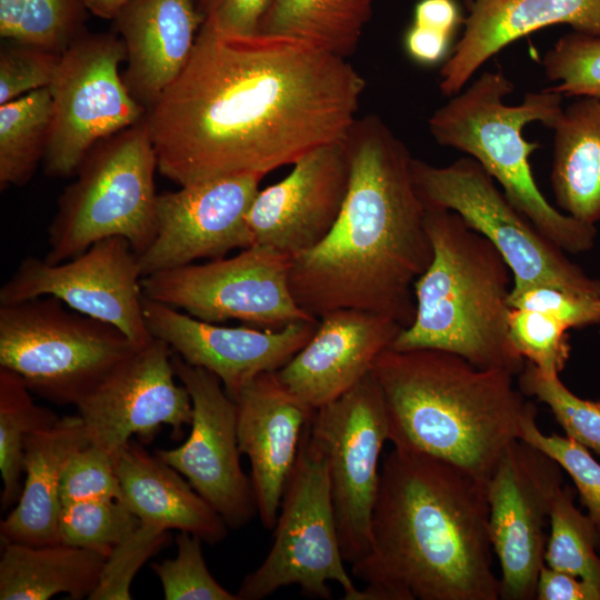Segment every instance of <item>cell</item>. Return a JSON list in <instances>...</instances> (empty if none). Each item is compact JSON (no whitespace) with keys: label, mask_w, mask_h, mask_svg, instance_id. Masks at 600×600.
Segmentation results:
<instances>
[{"label":"cell","mask_w":600,"mask_h":600,"mask_svg":"<svg viewBox=\"0 0 600 600\" xmlns=\"http://www.w3.org/2000/svg\"><path fill=\"white\" fill-rule=\"evenodd\" d=\"M366 81L307 42L202 24L178 78L147 112L158 169L179 186L266 176L346 139Z\"/></svg>","instance_id":"1"},{"label":"cell","mask_w":600,"mask_h":600,"mask_svg":"<svg viewBox=\"0 0 600 600\" xmlns=\"http://www.w3.org/2000/svg\"><path fill=\"white\" fill-rule=\"evenodd\" d=\"M349 186L330 232L293 257L289 284L319 319L338 309L388 317L402 328L416 316L413 284L431 263L426 207L406 144L377 114L357 118L347 137Z\"/></svg>","instance_id":"2"},{"label":"cell","mask_w":600,"mask_h":600,"mask_svg":"<svg viewBox=\"0 0 600 600\" xmlns=\"http://www.w3.org/2000/svg\"><path fill=\"white\" fill-rule=\"evenodd\" d=\"M487 484L442 459H383L367 554L351 564L363 600H499Z\"/></svg>","instance_id":"3"},{"label":"cell","mask_w":600,"mask_h":600,"mask_svg":"<svg viewBox=\"0 0 600 600\" xmlns=\"http://www.w3.org/2000/svg\"><path fill=\"white\" fill-rule=\"evenodd\" d=\"M371 372L393 448L442 459L486 484L536 406L516 388L513 374L477 368L443 350L389 347Z\"/></svg>","instance_id":"4"},{"label":"cell","mask_w":600,"mask_h":600,"mask_svg":"<svg viewBox=\"0 0 600 600\" xmlns=\"http://www.w3.org/2000/svg\"><path fill=\"white\" fill-rule=\"evenodd\" d=\"M426 228L433 257L413 284L414 320L391 348L443 350L477 368L518 376L526 360L509 334L510 267L453 211L427 209Z\"/></svg>","instance_id":"5"},{"label":"cell","mask_w":600,"mask_h":600,"mask_svg":"<svg viewBox=\"0 0 600 600\" xmlns=\"http://www.w3.org/2000/svg\"><path fill=\"white\" fill-rule=\"evenodd\" d=\"M513 89L502 70L486 71L432 113L429 131L440 146L474 159L501 186L509 202L559 248L570 253L589 251L596 242V226L548 202L529 162L539 144L522 134L531 122L551 129L563 109V96L546 88L510 106L504 98Z\"/></svg>","instance_id":"6"},{"label":"cell","mask_w":600,"mask_h":600,"mask_svg":"<svg viewBox=\"0 0 600 600\" xmlns=\"http://www.w3.org/2000/svg\"><path fill=\"white\" fill-rule=\"evenodd\" d=\"M156 169L146 118L97 142L58 198L44 260L67 261L109 237L144 252L156 234Z\"/></svg>","instance_id":"7"},{"label":"cell","mask_w":600,"mask_h":600,"mask_svg":"<svg viewBox=\"0 0 600 600\" xmlns=\"http://www.w3.org/2000/svg\"><path fill=\"white\" fill-rule=\"evenodd\" d=\"M140 347L54 297L0 304V367L57 404L77 406Z\"/></svg>","instance_id":"8"},{"label":"cell","mask_w":600,"mask_h":600,"mask_svg":"<svg viewBox=\"0 0 600 600\" xmlns=\"http://www.w3.org/2000/svg\"><path fill=\"white\" fill-rule=\"evenodd\" d=\"M273 543L262 563L247 574L239 600H260L299 586L310 598L329 600V581L344 600H363L344 568L331 498L327 458L308 426L274 526Z\"/></svg>","instance_id":"9"},{"label":"cell","mask_w":600,"mask_h":600,"mask_svg":"<svg viewBox=\"0 0 600 600\" xmlns=\"http://www.w3.org/2000/svg\"><path fill=\"white\" fill-rule=\"evenodd\" d=\"M412 177L426 209L459 214L501 253L512 272L511 291L546 284L600 298V278L588 276L543 236L472 158L443 167L412 159Z\"/></svg>","instance_id":"10"},{"label":"cell","mask_w":600,"mask_h":600,"mask_svg":"<svg viewBox=\"0 0 600 600\" xmlns=\"http://www.w3.org/2000/svg\"><path fill=\"white\" fill-rule=\"evenodd\" d=\"M126 46L116 32L89 31L61 56L51 84V132L44 172L74 176L100 140L142 121L147 109L129 93L119 73Z\"/></svg>","instance_id":"11"},{"label":"cell","mask_w":600,"mask_h":600,"mask_svg":"<svg viewBox=\"0 0 600 600\" xmlns=\"http://www.w3.org/2000/svg\"><path fill=\"white\" fill-rule=\"evenodd\" d=\"M293 256L253 244L230 258L188 264L142 278L143 294L211 323L239 320L264 329L317 321L289 284Z\"/></svg>","instance_id":"12"},{"label":"cell","mask_w":600,"mask_h":600,"mask_svg":"<svg viewBox=\"0 0 600 600\" xmlns=\"http://www.w3.org/2000/svg\"><path fill=\"white\" fill-rule=\"evenodd\" d=\"M310 436L327 458L341 551L344 561L352 564L370 547L380 456L389 441L386 404L372 372L314 410Z\"/></svg>","instance_id":"13"},{"label":"cell","mask_w":600,"mask_h":600,"mask_svg":"<svg viewBox=\"0 0 600 600\" xmlns=\"http://www.w3.org/2000/svg\"><path fill=\"white\" fill-rule=\"evenodd\" d=\"M142 278L138 254L129 241L109 237L60 263L26 257L1 287L0 304L54 297L144 346L153 337L143 316Z\"/></svg>","instance_id":"14"},{"label":"cell","mask_w":600,"mask_h":600,"mask_svg":"<svg viewBox=\"0 0 600 600\" xmlns=\"http://www.w3.org/2000/svg\"><path fill=\"white\" fill-rule=\"evenodd\" d=\"M562 480L559 463L521 439L509 444L489 478V533L501 568L500 599L536 598L546 527Z\"/></svg>","instance_id":"15"},{"label":"cell","mask_w":600,"mask_h":600,"mask_svg":"<svg viewBox=\"0 0 600 600\" xmlns=\"http://www.w3.org/2000/svg\"><path fill=\"white\" fill-rule=\"evenodd\" d=\"M172 367L191 398V431L181 446L156 454L183 476L229 528H242L258 510L251 481L240 464L236 403L212 372L174 352Z\"/></svg>","instance_id":"16"},{"label":"cell","mask_w":600,"mask_h":600,"mask_svg":"<svg viewBox=\"0 0 600 600\" xmlns=\"http://www.w3.org/2000/svg\"><path fill=\"white\" fill-rule=\"evenodd\" d=\"M172 354L168 343L153 337L76 406L90 444L113 458L132 436L147 441L162 424L181 438L191 423L192 402L176 382Z\"/></svg>","instance_id":"17"},{"label":"cell","mask_w":600,"mask_h":600,"mask_svg":"<svg viewBox=\"0 0 600 600\" xmlns=\"http://www.w3.org/2000/svg\"><path fill=\"white\" fill-rule=\"evenodd\" d=\"M263 178L224 177L158 194L156 234L138 256L142 277L253 246L246 216Z\"/></svg>","instance_id":"18"},{"label":"cell","mask_w":600,"mask_h":600,"mask_svg":"<svg viewBox=\"0 0 600 600\" xmlns=\"http://www.w3.org/2000/svg\"><path fill=\"white\" fill-rule=\"evenodd\" d=\"M142 309L152 337L170 346L187 363L216 374L233 400L254 378L282 368L313 336L317 321L281 329L220 327L147 298Z\"/></svg>","instance_id":"19"},{"label":"cell","mask_w":600,"mask_h":600,"mask_svg":"<svg viewBox=\"0 0 600 600\" xmlns=\"http://www.w3.org/2000/svg\"><path fill=\"white\" fill-rule=\"evenodd\" d=\"M292 166L284 179L258 191L246 220L254 244L294 257L321 242L339 217L350 178L346 139Z\"/></svg>","instance_id":"20"},{"label":"cell","mask_w":600,"mask_h":600,"mask_svg":"<svg viewBox=\"0 0 600 600\" xmlns=\"http://www.w3.org/2000/svg\"><path fill=\"white\" fill-rule=\"evenodd\" d=\"M233 401L239 449L250 461L258 516L264 528L273 529L314 410L280 381L277 371L259 374Z\"/></svg>","instance_id":"21"},{"label":"cell","mask_w":600,"mask_h":600,"mask_svg":"<svg viewBox=\"0 0 600 600\" xmlns=\"http://www.w3.org/2000/svg\"><path fill=\"white\" fill-rule=\"evenodd\" d=\"M403 328L364 310L338 309L319 318L310 340L277 371L280 381L313 410L354 387Z\"/></svg>","instance_id":"22"},{"label":"cell","mask_w":600,"mask_h":600,"mask_svg":"<svg viewBox=\"0 0 600 600\" xmlns=\"http://www.w3.org/2000/svg\"><path fill=\"white\" fill-rule=\"evenodd\" d=\"M463 31L440 70L444 97L459 93L494 54L554 24L600 37V0H466Z\"/></svg>","instance_id":"23"},{"label":"cell","mask_w":600,"mask_h":600,"mask_svg":"<svg viewBox=\"0 0 600 600\" xmlns=\"http://www.w3.org/2000/svg\"><path fill=\"white\" fill-rule=\"evenodd\" d=\"M112 21L126 46L123 83L149 111L189 61L203 19L193 0H131Z\"/></svg>","instance_id":"24"},{"label":"cell","mask_w":600,"mask_h":600,"mask_svg":"<svg viewBox=\"0 0 600 600\" xmlns=\"http://www.w3.org/2000/svg\"><path fill=\"white\" fill-rule=\"evenodd\" d=\"M89 444L79 414L64 416L52 426L26 439L23 473L19 500L1 521L2 543L29 546L60 543V484L71 456Z\"/></svg>","instance_id":"25"},{"label":"cell","mask_w":600,"mask_h":600,"mask_svg":"<svg viewBox=\"0 0 600 600\" xmlns=\"http://www.w3.org/2000/svg\"><path fill=\"white\" fill-rule=\"evenodd\" d=\"M112 460L123 501L140 522L189 532L209 544L227 537L220 514L156 453L130 440Z\"/></svg>","instance_id":"26"},{"label":"cell","mask_w":600,"mask_h":600,"mask_svg":"<svg viewBox=\"0 0 600 600\" xmlns=\"http://www.w3.org/2000/svg\"><path fill=\"white\" fill-rule=\"evenodd\" d=\"M551 129V187L560 210L579 221L600 222V99L578 97Z\"/></svg>","instance_id":"27"},{"label":"cell","mask_w":600,"mask_h":600,"mask_svg":"<svg viewBox=\"0 0 600 600\" xmlns=\"http://www.w3.org/2000/svg\"><path fill=\"white\" fill-rule=\"evenodd\" d=\"M3 544L1 600H47L59 593H67L73 600L89 599L107 558L97 551L64 543Z\"/></svg>","instance_id":"28"},{"label":"cell","mask_w":600,"mask_h":600,"mask_svg":"<svg viewBox=\"0 0 600 600\" xmlns=\"http://www.w3.org/2000/svg\"><path fill=\"white\" fill-rule=\"evenodd\" d=\"M378 0H271L259 33L293 38L334 56H351Z\"/></svg>","instance_id":"29"},{"label":"cell","mask_w":600,"mask_h":600,"mask_svg":"<svg viewBox=\"0 0 600 600\" xmlns=\"http://www.w3.org/2000/svg\"><path fill=\"white\" fill-rule=\"evenodd\" d=\"M52 120L49 88L0 106V189L26 186L44 160Z\"/></svg>","instance_id":"30"},{"label":"cell","mask_w":600,"mask_h":600,"mask_svg":"<svg viewBox=\"0 0 600 600\" xmlns=\"http://www.w3.org/2000/svg\"><path fill=\"white\" fill-rule=\"evenodd\" d=\"M59 417L38 406L31 390L14 371L0 367L1 509L19 500L22 490L24 442L31 433L56 423Z\"/></svg>","instance_id":"31"},{"label":"cell","mask_w":600,"mask_h":600,"mask_svg":"<svg viewBox=\"0 0 600 600\" xmlns=\"http://www.w3.org/2000/svg\"><path fill=\"white\" fill-rule=\"evenodd\" d=\"M89 13L87 0H0V36L62 54L87 32Z\"/></svg>","instance_id":"32"},{"label":"cell","mask_w":600,"mask_h":600,"mask_svg":"<svg viewBox=\"0 0 600 600\" xmlns=\"http://www.w3.org/2000/svg\"><path fill=\"white\" fill-rule=\"evenodd\" d=\"M576 489L563 484L554 498L544 564L578 577L600 591L599 539L588 514L576 507Z\"/></svg>","instance_id":"33"},{"label":"cell","mask_w":600,"mask_h":600,"mask_svg":"<svg viewBox=\"0 0 600 600\" xmlns=\"http://www.w3.org/2000/svg\"><path fill=\"white\" fill-rule=\"evenodd\" d=\"M140 523L120 499H90L61 504L60 543L97 551L106 557Z\"/></svg>","instance_id":"34"},{"label":"cell","mask_w":600,"mask_h":600,"mask_svg":"<svg viewBox=\"0 0 600 600\" xmlns=\"http://www.w3.org/2000/svg\"><path fill=\"white\" fill-rule=\"evenodd\" d=\"M518 387L550 408L568 438L600 456V400L576 396L559 376L544 374L528 361L518 374Z\"/></svg>","instance_id":"35"},{"label":"cell","mask_w":600,"mask_h":600,"mask_svg":"<svg viewBox=\"0 0 600 600\" xmlns=\"http://www.w3.org/2000/svg\"><path fill=\"white\" fill-rule=\"evenodd\" d=\"M536 418L537 408L533 406L521 422L519 439L552 458L571 477L600 544V463L588 448L567 436L544 434L537 426Z\"/></svg>","instance_id":"36"},{"label":"cell","mask_w":600,"mask_h":600,"mask_svg":"<svg viewBox=\"0 0 600 600\" xmlns=\"http://www.w3.org/2000/svg\"><path fill=\"white\" fill-rule=\"evenodd\" d=\"M549 87L563 97L600 99V37L571 31L548 49L542 60Z\"/></svg>","instance_id":"37"},{"label":"cell","mask_w":600,"mask_h":600,"mask_svg":"<svg viewBox=\"0 0 600 600\" xmlns=\"http://www.w3.org/2000/svg\"><path fill=\"white\" fill-rule=\"evenodd\" d=\"M203 541L189 532L176 536L177 557L151 564L166 600H239L210 573L202 553Z\"/></svg>","instance_id":"38"},{"label":"cell","mask_w":600,"mask_h":600,"mask_svg":"<svg viewBox=\"0 0 600 600\" xmlns=\"http://www.w3.org/2000/svg\"><path fill=\"white\" fill-rule=\"evenodd\" d=\"M508 326L511 342L526 361L544 374H560L571 352L563 324L541 312L511 308Z\"/></svg>","instance_id":"39"},{"label":"cell","mask_w":600,"mask_h":600,"mask_svg":"<svg viewBox=\"0 0 600 600\" xmlns=\"http://www.w3.org/2000/svg\"><path fill=\"white\" fill-rule=\"evenodd\" d=\"M169 530L140 522L106 558L90 600H130L131 583L141 567L167 542Z\"/></svg>","instance_id":"40"},{"label":"cell","mask_w":600,"mask_h":600,"mask_svg":"<svg viewBox=\"0 0 600 600\" xmlns=\"http://www.w3.org/2000/svg\"><path fill=\"white\" fill-rule=\"evenodd\" d=\"M61 56L39 46L4 40L0 48V106L48 88Z\"/></svg>","instance_id":"41"},{"label":"cell","mask_w":600,"mask_h":600,"mask_svg":"<svg viewBox=\"0 0 600 600\" xmlns=\"http://www.w3.org/2000/svg\"><path fill=\"white\" fill-rule=\"evenodd\" d=\"M101 498L123 500L112 458L89 443L67 462L61 478L60 501L63 504Z\"/></svg>","instance_id":"42"},{"label":"cell","mask_w":600,"mask_h":600,"mask_svg":"<svg viewBox=\"0 0 600 600\" xmlns=\"http://www.w3.org/2000/svg\"><path fill=\"white\" fill-rule=\"evenodd\" d=\"M510 308L544 313L568 330L600 323V298L580 294L546 284L510 291Z\"/></svg>","instance_id":"43"},{"label":"cell","mask_w":600,"mask_h":600,"mask_svg":"<svg viewBox=\"0 0 600 600\" xmlns=\"http://www.w3.org/2000/svg\"><path fill=\"white\" fill-rule=\"evenodd\" d=\"M203 23L230 36H253L271 0H193Z\"/></svg>","instance_id":"44"},{"label":"cell","mask_w":600,"mask_h":600,"mask_svg":"<svg viewBox=\"0 0 600 600\" xmlns=\"http://www.w3.org/2000/svg\"><path fill=\"white\" fill-rule=\"evenodd\" d=\"M536 599L600 600V591L578 577L554 570L544 564L538 577Z\"/></svg>","instance_id":"45"},{"label":"cell","mask_w":600,"mask_h":600,"mask_svg":"<svg viewBox=\"0 0 600 600\" xmlns=\"http://www.w3.org/2000/svg\"><path fill=\"white\" fill-rule=\"evenodd\" d=\"M451 39L444 32L412 23L404 36V49L417 63L433 66L448 58Z\"/></svg>","instance_id":"46"},{"label":"cell","mask_w":600,"mask_h":600,"mask_svg":"<svg viewBox=\"0 0 600 600\" xmlns=\"http://www.w3.org/2000/svg\"><path fill=\"white\" fill-rule=\"evenodd\" d=\"M462 22L463 17L456 0H420L414 7V24L436 29L453 37Z\"/></svg>","instance_id":"47"},{"label":"cell","mask_w":600,"mask_h":600,"mask_svg":"<svg viewBox=\"0 0 600 600\" xmlns=\"http://www.w3.org/2000/svg\"><path fill=\"white\" fill-rule=\"evenodd\" d=\"M131 0H87L90 13L112 20L118 12Z\"/></svg>","instance_id":"48"}]
</instances>
